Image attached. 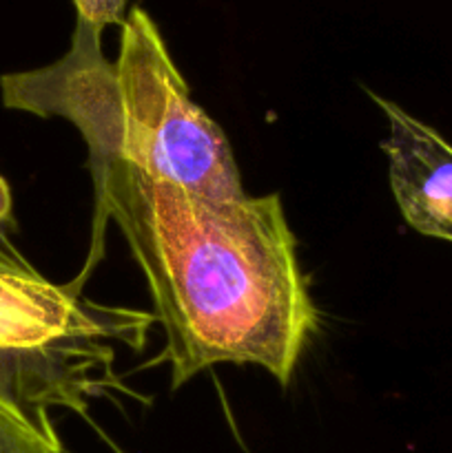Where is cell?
<instances>
[{
    "label": "cell",
    "instance_id": "6da1fadb",
    "mask_svg": "<svg viewBox=\"0 0 452 453\" xmlns=\"http://www.w3.org/2000/svg\"><path fill=\"white\" fill-rule=\"evenodd\" d=\"M93 250L111 219L144 273L173 389L220 363L260 365L291 383L317 308L297 261L279 195L215 199L142 173L89 162Z\"/></svg>",
    "mask_w": 452,
    "mask_h": 453
},
{
    "label": "cell",
    "instance_id": "277c9868",
    "mask_svg": "<svg viewBox=\"0 0 452 453\" xmlns=\"http://www.w3.org/2000/svg\"><path fill=\"white\" fill-rule=\"evenodd\" d=\"M388 119V177L403 219L417 233L452 243V144L394 102L372 93Z\"/></svg>",
    "mask_w": 452,
    "mask_h": 453
},
{
    "label": "cell",
    "instance_id": "8992f818",
    "mask_svg": "<svg viewBox=\"0 0 452 453\" xmlns=\"http://www.w3.org/2000/svg\"><path fill=\"white\" fill-rule=\"evenodd\" d=\"M129 3L131 0H74L78 18H82L100 31L111 25L122 27L127 20Z\"/></svg>",
    "mask_w": 452,
    "mask_h": 453
},
{
    "label": "cell",
    "instance_id": "3957f363",
    "mask_svg": "<svg viewBox=\"0 0 452 453\" xmlns=\"http://www.w3.org/2000/svg\"><path fill=\"white\" fill-rule=\"evenodd\" d=\"M44 279L0 237V414L62 451L49 410L84 414L93 398L122 392L115 343L142 349L155 317L102 305Z\"/></svg>",
    "mask_w": 452,
    "mask_h": 453
},
{
    "label": "cell",
    "instance_id": "7a4b0ae2",
    "mask_svg": "<svg viewBox=\"0 0 452 453\" xmlns=\"http://www.w3.org/2000/svg\"><path fill=\"white\" fill-rule=\"evenodd\" d=\"M7 109L65 118L89 162L115 159L215 199L242 197L224 131L193 102L149 12L131 7L118 60L102 53V31L75 18L69 51L40 69L0 75Z\"/></svg>",
    "mask_w": 452,
    "mask_h": 453
},
{
    "label": "cell",
    "instance_id": "5b68a950",
    "mask_svg": "<svg viewBox=\"0 0 452 453\" xmlns=\"http://www.w3.org/2000/svg\"><path fill=\"white\" fill-rule=\"evenodd\" d=\"M0 453H62L31 429L22 427L9 416L0 414Z\"/></svg>",
    "mask_w": 452,
    "mask_h": 453
},
{
    "label": "cell",
    "instance_id": "52a82bcc",
    "mask_svg": "<svg viewBox=\"0 0 452 453\" xmlns=\"http://www.w3.org/2000/svg\"><path fill=\"white\" fill-rule=\"evenodd\" d=\"M13 230H16V219H13L12 188L0 175V237H9Z\"/></svg>",
    "mask_w": 452,
    "mask_h": 453
}]
</instances>
